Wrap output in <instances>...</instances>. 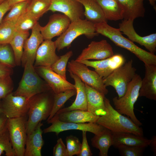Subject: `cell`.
I'll list each match as a JSON object with an SVG mask.
<instances>
[{
  "label": "cell",
  "mask_w": 156,
  "mask_h": 156,
  "mask_svg": "<svg viewBox=\"0 0 156 156\" xmlns=\"http://www.w3.org/2000/svg\"><path fill=\"white\" fill-rule=\"evenodd\" d=\"M34 67L38 75L44 79L54 94L75 89L74 85L55 72L50 67L39 66Z\"/></svg>",
  "instance_id": "5bb4252c"
},
{
  "label": "cell",
  "mask_w": 156,
  "mask_h": 156,
  "mask_svg": "<svg viewBox=\"0 0 156 156\" xmlns=\"http://www.w3.org/2000/svg\"><path fill=\"white\" fill-rule=\"evenodd\" d=\"M29 35V31H16L9 43L13 51L17 66H19L21 64L24 42Z\"/></svg>",
  "instance_id": "f546056e"
},
{
  "label": "cell",
  "mask_w": 156,
  "mask_h": 156,
  "mask_svg": "<svg viewBox=\"0 0 156 156\" xmlns=\"http://www.w3.org/2000/svg\"><path fill=\"white\" fill-rule=\"evenodd\" d=\"M68 71L77 76L84 83L105 95L108 93L103 79L95 71L89 69L84 64L73 60L68 62Z\"/></svg>",
  "instance_id": "9c48e42d"
},
{
  "label": "cell",
  "mask_w": 156,
  "mask_h": 156,
  "mask_svg": "<svg viewBox=\"0 0 156 156\" xmlns=\"http://www.w3.org/2000/svg\"><path fill=\"white\" fill-rule=\"evenodd\" d=\"M94 25L98 34L108 38L116 46L129 51L144 64L156 65V56L155 54L141 49L124 37L119 28L113 27L107 23L95 24Z\"/></svg>",
  "instance_id": "6da1fadb"
},
{
  "label": "cell",
  "mask_w": 156,
  "mask_h": 156,
  "mask_svg": "<svg viewBox=\"0 0 156 156\" xmlns=\"http://www.w3.org/2000/svg\"><path fill=\"white\" fill-rule=\"evenodd\" d=\"M150 4L154 8H155V2L156 1V0H148Z\"/></svg>",
  "instance_id": "681fc988"
},
{
  "label": "cell",
  "mask_w": 156,
  "mask_h": 156,
  "mask_svg": "<svg viewBox=\"0 0 156 156\" xmlns=\"http://www.w3.org/2000/svg\"><path fill=\"white\" fill-rule=\"evenodd\" d=\"M56 49L54 41L44 40L37 51L34 66L50 67L60 57L56 53Z\"/></svg>",
  "instance_id": "d6986e66"
},
{
  "label": "cell",
  "mask_w": 156,
  "mask_h": 156,
  "mask_svg": "<svg viewBox=\"0 0 156 156\" xmlns=\"http://www.w3.org/2000/svg\"><path fill=\"white\" fill-rule=\"evenodd\" d=\"M124 11V20L133 21L137 18L143 17L145 9L144 0H117Z\"/></svg>",
  "instance_id": "83f0119b"
},
{
  "label": "cell",
  "mask_w": 156,
  "mask_h": 156,
  "mask_svg": "<svg viewBox=\"0 0 156 156\" xmlns=\"http://www.w3.org/2000/svg\"><path fill=\"white\" fill-rule=\"evenodd\" d=\"M142 79L136 74L127 86L126 92L121 97L115 96L112 99L115 109L120 113L130 118L137 125L142 123L136 116L134 111V105L139 97Z\"/></svg>",
  "instance_id": "5b68a950"
},
{
  "label": "cell",
  "mask_w": 156,
  "mask_h": 156,
  "mask_svg": "<svg viewBox=\"0 0 156 156\" xmlns=\"http://www.w3.org/2000/svg\"><path fill=\"white\" fill-rule=\"evenodd\" d=\"M146 148L140 146H120L117 148L122 156H142Z\"/></svg>",
  "instance_id": "ab89813d"
},
{
  "label": "cell",
  "mask_w": 156,
  "mask_h": 156,
  "mask_svg": "<svg viewBox=\"0 0 156 156\" xmlns=\"http://www.w3.org/2000/svg\"><path fill=\"white\" fill-rule=\"evenodd\" d=\"M1 100L0 99V113H2L1 101Z\"/></svg>",
  "instance_id": "f907efd6"
},
{
  "label": "cell",
  "mask_w": 156,
  "mask_h": 156,
  "mask_svg": "<svg viewBox=\"0 0 156 156\" xmlns=\"http://www.w3.org/2000/svg\"><path fill=\"white\" fill-rule=\"evenodd\" d=\"M72 51L60 56V58L50 67L55 72L64 79L67 80L66 75V67L68 61L73 55Z\"/></svg>",
  "instance_id": "d590c367"
},
{
  "label": "cell",
  "mask_w": 156,
  "mask_h": 156,
  "mask_svg": "<svg viewBox=\"0 0 156 156\" xmlns=\"http://www.w3.org/2000/svg\"><path fill=\"white\" fill-rule=\"evenodd\" d=\"M151 148L152 150L155 155H156V136H153L150 139L149 145Z\"/></svg>",
  "instance_id": "7dc6e473"
},
{
  "label": "cell",
  "mask_w": 156,
  "mask_h": 156,
  "mask_svg": "<svg viewBox=\"0 0 156 156\" xmlns=\"http://www.w3.org/2000/svg\"><path fill=\"white\" fill-rule=\"evenodd\" d=\"M86 132L85 131H82V140L80 152L78 156H91L93 155L88 142Z\"/></svg>",
  "instance_id": "7bdbcfd3"
},
{
  "label": "cell",
  "mask_w": 156,
  "mask_h": 156,
  "mask_svg": "<svg viewBox=\"0 0 156 156\" xmlns=\"http://www.w3.org/2000/svg\"><path fill=\"white\" fill-rule=\"evenodd\" d=\"M4 153L6 156H16L7 128L0 133V156Z\"/></svg>",
  "instance_id": "8d00e7d4"
},
{
  "label": "cell",
  "mask_w": 156,
  "mask_h": 156,
  "mask_svg": "<svg viewBox=\"0 0 156 156\" xmlns=\"http://www.w3.org/2000/svg\"><path fill=\"white\" fill-rule=\"evenodd\" d=\"M75 89L70 90L57 94H54L53 103L51 114L47 121L51 119L62 108L65 103L70 98L76 94Z\"/></svg>",
  "instance_id": "1f68e13d"
},
{
  "label": "cell",
  "mask_w": 156,
  "mask_h": 156,
  "mask_svg": "<svg viewBox=\"0 0 156 156\" xmlns=\"http://www.w3.org/2000/svg\"><path fill=\"white\" fill-rule=\"evenodd\" d=\"M68 71L70 76L75 81L76 97L71 105L66 107L62 108L56 114L76 109L87 111V96L84 83L76 75L70 71Z\"/></svg>",
  "instance_id": "d4e9b609"
},
{
  "label": "cell",
  "mask_w": 156,
  "mask_h": 156,
  "mask_svg": "<svg viewBox=\"0 0 156 156\" xmlns=\"http://www.w3.org/2000/svg\"><path fill=\"white\" fill-rule=\"evenodd\" d=\"M133 21L131 20L123 19L119 24V29L131 41L144 46L149 52L155 54L156 51V34L144 36L139 35L134 28Z\"/></svg>",
  "instance_id": "7c38bea8"
},
{
  "label": "cell",
  "mask_w": 156,
  "mask_h": 156,
  "mask_svg": "<svg viewBox=\"0 0 156 156\" xmlns=\"http://www.w3.org/2000/svg\"><path fill=\"white\" fill-rule=\"evenodd\" d=\"M8 118L3 113H0V133L7 128Z\"/></svg>",
  "instance_id": "bcb514c9"
},
{
  "label": "cell",
  "mask_w": 156,
  "mask_h": 156,
  "mask_svg": "<svg viewBox=\"0 0 156 156\" xmlns=\"http://www.w3.org/2000/svg\"><path fill=\"white\" fill-rule=\"evenodd\" d=\"M87 96V111L94 115L101 116L105 115L107 109L104 102L105 95L84 83Z\"/></svg>",
  "instance_id": "ffe728a7"
},
{
  "label": "cell",
  "mask_w": 156,
  "mask_h": 156,
  "mask_svg": "<svg viewBox=\"0 0 156 156\" xmlns=\"http://www.w3.org/2000/svg\"><path fill=\"white\" fill-rule=\"evenodd\" d=\"M0 63L12 68L16 66L14 52L9 44H0Z\"/></svg>",
  "instance_id": "e575fe53"
},
{
  "label": "cell",
  "mask_w": 156,
  "mask_h": 156,
  "mask_svg": "<svg viewBox=\"0 0 156 156\" xmlns=\"http://www.w3.org/2000/svg\"><path fill=\"white\" fill-rule=\"evenodd\" d=\"M104 100L107 112L99 118L96 123L112 132H129L143 136L142 127L136 125L129 117L118 112L113 107L108 99L105 97Z\"/></svg>",
  "instance_id": "7a4b0ae2"
},
{
  "label": "cell",
  "mask_w": 156,
  "mask_h": 156,
  "mask_svg": "<svg viewBox=\"0 0 156 156\" xmlns=\"http://www.w3.org/2000/svg\"><path fill=\"white\" fill-rule=\"evenodd\" d=\"M47 122V123L51 125L44 129L43 131V132L44 133L54 132L57 136L61 132L71 130L85 131L96 135L100 133L105 128L95 123L67 122H62L57 119L50 120Z\"/></svg>",
  "instance_id": "8fae6325"
},
{
  "label": "cell",
  "mask_w": 156,
  "mask_h": 156,
  "mask_svg": "<svg viewBox=\"0 0 156 156\" xmlns=\"http://www.w3.org/2000/svg\"><path fill=\"white\" fill-rule=\"evenodd\" d=\"M91 142L92 146L99 150V156H107L109 150L113 144L112 133L105 128L100 133L94 135Z\"/></svg>",
  "instance_id": "f1b7e54d"
},
{
  "label": "cell",
  "mask_w": 156,
  "mask_h": 156,
  "mask_svg": "<svg viewBox=\"0 0 156 156\" xmlns=\"http://www.w3.org/2000/svg\"><path fill=\"white\" fill-rule=\"evenodd\" d=\"M6 0H0V4L2 3Z\"/></svg>",
  "instance_id": "816d5d0a"
},
{
  "label": "cell",
  "mask_w": 156,
  "mask_h": 156,
  "mask_svg": "<svg viewBox=\"0 0 156 156\" xmlns=\"http://www.w3.org/2000/svg\"><path fill=\"white\" fill-rule=\"evenodd\" d=\"M51 0H30L26 11L38 20L49 11Z\"/></svg>",
  "instance_id": "4dcf8cb0"
},
{
  "label": "cell",
  "mask_w": 156,
  "mask_h": 156,
  "mask_svg": "<svg viewBox=\"0 0 156 156\" xmlns=\"http://www.w3.org/2000/svg\"><path fill=\"white\" fill-rule=\"evenodd\" d=\"M36 94L29 99L26 123L27 134L35 129L38 124L47 120L51 112L54 93L49 91Z\"/></svg>",
  "instance_id": "3957f363"
},
{
  "label": "cell",
  "mask_w": 156,
  "mask_h": 156,
  "mask_svg": "<svg viewBox=\"0 0 156 156\" xmlns=\"http://www.w3.org/2000/svg\"><path fill=\"white\" fill-rule=\"evenodd\" d=\"M49 11L62 12L68 16L71 22L83 19L84 9L76 0H51Z\"/></svg>",
  "instance_id": "e0dca14e"
},
{
  "label": "cell",
  "mask_w": 156,
  "mask_h": 156,
  "mask_svg": "<svg viewBox=\"0 0 156 156\" xmlns=\"http://www.w3.org/2000/svg\"><path fill=\"white\" fill-rule=\"evenodd\" d=\"M68 156H78L81 149V143L76 136L70 135L66 139Z\"/></svg>",
  "instance_id": "f35d334b"
},
{
  "label": "cell",
  "mask_w": 156,
  "mask_h": 156,
  "mask_svg": "<svg viewBox=\"0 0 156 156\" xmlns=\"http://www.w3.org/2000/svg\"><path fill=\"white\" fill-rule=\"evenodd\" d=\"M27 116L8 119L7 128L16 156H24L27 136Z\"/></svg>",
  "instance_id": "ba28073f"
},
{
  "label": "cell",
  "mask_w": 156,
  "mask_h": 156,
  "mask_svg": "<svg viewBox=\"0 0 156 156\" xmlns=\"http://www.w3.org/2000/svg\"><path fill=\"white\" fill-rule=\"evenodd\" d=\"M133 64L132 60H129L103 79L106 87L110 86L114 88L118 98L124 94L128 84L136 74V69Z\"/></svg>",
  "instance_id": "52a82bcc"
},
{
  "label": "cell",
  "mask_w": 156,
  "mask_h": 156,
  "mask_svg": "<svg viewBox=\"0 0 156 156\" xmlns=\"http://www.w3.org/2000/svg\"><path fill=\"white\" fill-rule=\"evenodd\" d=\"M23 74L16 90L12 92L15 96L30 98L34 96L51 90L36 71L34 64L27 61L24 67Z\"/></svg>",
  "instance_id": "277c9868"
},
{
  "label": "cell",
  "mask_w": 156,
  "mask_h": 156,
  "mask_svg": "<svg viewBox=\"0 0 156 156\" xmlns=\"http://www.w3.org/2000/svg\"><path fill=\"white\" fill-rule=\"evenodd\" d=\"M114 55L111 45L105 40L92 41L82 51L75 61L94 59L100 60L109 57Z\"/></svg>",
  "instance_id": "4fadbf2b"
},
{
  "label": "cell",
  "mask_w": 156,
  "mask_h": 156,
  "mask_svg": "<svg viewBox=\"0 0 156 156\" xmlns=\"http://www.w3.org/2000/svg\"><path fill=\"white\" fill-rule=\"evenodd\" d=\"M79 62L94 68L95 71L103 79L123 65L125 63V60L122 55L117 54L102 60L95 61L84 60Z\"/></svg>",
  "instance_id": "9a60e30c"
},
{
  "label": "cell",
  "mask_w": 156,
  "mask_h": 156,
  "mask_svg": "<svg viewBox=\"0 0 156 156\" xmlns=\"http://www.w3.org/2000/svg\"><path fill=\"white\" fill-rule=\"evenodd\" d=\"M144 77L142 80L139 97L156 100V65L144 64Z\"/></svg>",
  "instance_id": "44dd1931"
},
{
  "label": "cell",
  "mask_w": 156,
  "mask_h": 156,
  "mask_svg": "<svg viewBox=\"0 0 156 156\" xmlns=\"http://www.w3.org/2000/svg\"><path fill=\"white\" fill-rule=\"evenodd\" d=\"M29 99L24 96L14 95L12 92L2 99V113L8 118L27 115Z\"/></svg>",
  "instance_id": "30bf717a"
},
{
  "label": "cell",
  "mask_w": 156,
  "mask_h": 156,
  "mask_svg": "<svg viewBox=\"0 0 156 156\" xmlns=\"http://www.w3.org/2000/svg\"><path fill=\"white\" fill-rule=\"evenodd\" d=\"M76 0L83 6L86 19L94 24L107 23L101 7L95 0Z\"/></svg>",
  "instance_id": "484cf974"
},
{
  "label": "cell",
  "mask_w": 156,
  "mask_h": 156,
  "mask_svg": "<svg viewBox=\"0 0 156 156\" xmlns=\"http://www.w3.org/2000/svg\"><path fill=\"white\" fill-rule=\"evenodd\" d=\"M29 1L22 2L13 5L10 11L2 20L16 22L18 18L26 11Z\"/></svg>",
  "instance_id": "74e56055"
},
{
  "label": "cell",
  "mask_w": 156,
  "mask_h": 156,
  "mask_svg": "<svg viewBox=\"0 0 156 156\" xmlns=\"http://www.w3.org/2000/svg\"><path fill=\"white\" fill-rule=\"evenodd\" d=\"M11 8L14 5L22 2L29 1L30 0H7Z\"/></svg>",
  "instance_id": "c3c4849f"
},
{
  "label": "cell",
  "mask_w": 156,
  "mask_h": 156,
  "mask_svg": "<svg viewBox=\"0 0 156 156\" xmlns=\"http://www.w3.org/2000/svg\"><path fill=\"white\" fill-rule=\"evenodd\" d=\"M53 156H68L66 148L61 138L57 140L53 150Z\"/></svg>",
  "instance_id": "b9f144b4"
},
{
  "label": "cell",
  "mask_w": 156,
  "mask_h": 156,
  "mask_svg": "<svg viewBox=\"0 0 156 156\" xmlns=\"http://www.w3.org/2000/svg\"><path fill=\"white\" fill-rule=\"evenodd\" d=\"M41 27L38 22L31 29L30 36L25 41L21 60L23 67L27 61H30L34 65L37 51L44 40L40 32Z\"/></svg>",
  "instance_id": "ac0fdd59"
},
{
  "label": "cell",
  "mask_w": 156,
  "mask_h": 156,
  "mask_svg": "<svg viewBox=\"0 0 156 156\" xmlns=\"http://www.w3.org/2000/svg\"><path fill=\"white\" fill-rule=\"evenodd\" d=\"M100 117L87 111L76 109L56 114L50 120L57 119L67 122L96 123Z\"/></svg>",
  "instance_id": "603a6c76"
},
{
  "label": "cell",
  "mask_w": 156,
  "mask_h": 156,
  "mask_svg": "<svg viewBox=\"0 0 156 156\" xmlns=\"http://www.w3.org/2000/svg\"><path fill=\"white\" fill-rule=\"evenodd\" d=\"M71 23L70 19L64 14H54L51 15L48 23L41 26V34L44 40H52L59 36L67 29Z\"/></svg>",
  "instance_id": "2e32d148"
},
{
  "label": "cell",
  "mask_w": 156,
  "mask_h": 156,
  "mask_svg": "<svg viewBox=\"0 0 156 156\" xmlns=\"http://www.w3.org/2000/svg\"><path fill=\"white\" fill-rule=\"evenodd\" d=\"M38 20L26 10L17 20L15 24L16 31H29L34 27Z\"/></svg>",
  "instance_id": "836d02e7"
},
{
  "label": "cell",
  "mask_w": 156,
  "mask_h": 156,
  "mask_svg": "<svg viewBox=\"0 0 156 156\" xmlns=\"http://www.w3.org/2000/svg\"><path fill=\"white\" fill-rule=\"evenodd\" d=\"M112 146L117 148L120 146L143 147L149 146L150 139L129 132H112Z\"/></svg>",
  "instance_id": "7402d4cb"
},
{
  "label": "cell",
  "mask_w": 156,
  "mask_h": 156,
  "mask_svg": "<svg viewBox=\"0 0 156 156\" xmlns=\"http://www.w3.org/2000/svg\"><path fill=\"white\" fill-rule=\"evenodd\" d=\"M101 7L105 19L116 21L124 19V11L117 0H95Z\"/></svg>",
  "instance_id": "4316f807"
},
{
  "label": "cell",
  "mask_w": 156,
  "mask_h": 156,
  "mask_svg": "<svg viewBox=\"0 0 156 156\" xmlns=\"http://www.w3.org/2000/svg\"><path fill=\"white\" fill-rule=\"evenodd\" d=\"M16 22L2 20L0 23V44H9L16 31Z\"/></svg>",
  "instance_id": "d6a6232c"
},
{
  "label": "cell",
  "mask_w": 156,
  "mask_h": 156,
  "mask_svg": "<svg viewBox=\"0 0 156 156\" xmlns=\"http://www.w3.org/2000/svg\"><path fill=\"white\" fill-rule=\"evenodd\" d=\"M13 81L10 76L0 77V99L12 92Z\"/></svg>",
  "instance_id": "60d3db41"
},
{
  "label": "cell",
  "mask_w": 156,
  "mask_h": 156,
  "mask_svg": "<svg viewBox=\"0 0 156 156\" xmlns=\"http://www.w3.org/2000/svg\"><path fill=\"white\" fill-rule=\"evenodd\" d=\"M11 8L7 0L0 4V23L3 19V18L6 12Z\"/></svg>",
  "instance_id": "f6af8a7d"
},
{
  "label": "cell",
  "mask_w": 156,
  "mask_h": 156,
  "mask_svg": "<svg viewBox=\"0 0 156 156\" xmlns=\"http://www.w3.org/2000/svg\"><path fill=\"white\" fill-rule=\"evenodd\" d=\"M13 73V68L0 63V77L11 76Z\"/></svg>",
  "instance_id": "ee69618b"
},
{
  "label": "cell",
  "mask_w": 156,
  "mask_h": 156,
  "mask_svg": "<svg viewBox=\"0 0 156 156\" xmlns=\"http://www.w3.org/2000/svg\"><path fill=\"white\" fill-rule=\"evenodd\" d=\"M43 124L40 122L34 130L27 134L24 156H41L44 142L42 137Z\"/></svg>",
  "instance_id": "cb8c5ba5"
},
{
  "label": "cell",
  "mask_w": 156,
  "mask_h": 156,
  "mask_svg": "<svg viewBox=\"0 0 156 156\" xmlns=\"http://www.w3.org/2000/svg\"><path fill=\"white\" fill-rule=\"evenodd\" d=\"M98 34L94 24L86 19H81L71 22L66 30L54 42L56 49L60 51L69 47L74 40L81 35L92 38Z\"/></svg>",
  "instance_id": "8992f818"
}]
</instances>
